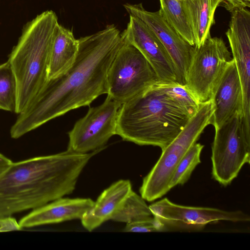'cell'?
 Instances as JSON below:
<instances>
[{"label":"cell","instance_id":"6da1fadb","mask_svg":"<svg viewBox=\"0 0 250 250\" xmlns=\"http://www.w3.org/2000/svg\"><path fill=\"white\" fill-rule=\"evenodd\" d=\"M76 59L65 72L47 82L29 105L19 114L10 129L18 139L71 110L89 105L107 93V76L123 43L114 24L78 39Z\"/></svg>","mask_w":250,"mask_h":250},{"label":"cell","instance_id":"7a4b0ae2","mask_svg":"<svg viewBox=\"0 0 250 250\" xmlns=\"http://www.w3.org/2000/svg\"><path fill=\"white\" fill-rule=\"evenodd\" d=\"M102 149L86 153L66 150L12 162L0 175V217L34 209L72 193L84 167Z\"/></svg>","mask_w":250,"mask_h":250},{"label":"cell","instance_id":"3957f363","mask_svg":"<svg viewBox=\"0 0 250 250\" xmlns=\"http://www.w3.org/2000/svg\"><path fill=\"white\" fill-rule=\"evenodd\" d=\"M195 112L170 97L155 82L121 104L116 135L124 141L140 146H158L162 150Z\"/></svg>","mask_w":250,"mask_h":250},{"label":"cell","instance_id":"277c9868","mask_svg":"<svg viewBox=\"0 0 250 250\" xmlns=\"http://www.w3.org/2000/svg\"><path fill=\"white\" fill-rule=\"evenodd\" d=\"M59 24L52 10L38 15L24 26L9 55L8 61L17 82L15 112L18 114L29 105L48 80L50 51Z\"/></svg>","mask_w":250,"mask_h":250},{"label":"cell","instance_id":"5b68a950","mask_svg":"<svg viewBox=\"0 0 250 250\" xmlns=\"http://www.w3.org/2000/svg\"><path fill=\"white\" fill-rule=\"evenodd\" d=\"M214 112L212 100L200 103L195 113L176 138L163 150L158 161L144 178L139 191L142 198L152 202L170 190L172 175L180 161L211 123Z\"/></svg>","mask_w":250,"mask_h":250},{"label":"cell","instance_id":"8992f818","mask_svg":"<svg viewBox=\"0 0 250 250\" xmlns=\"http://www.w3.org/2000/svg\"><path fill=\"white\" fill-rule=\"evenodd\" d=\"M215 130L211 147L212 175L220 184L227 186L245 164H250V138L245 134L239 114Z\"/></svg>","mask_w":250,"mask_h":250},{"label":"cell","instance_id":"52a82bcc","mask_svg":"<svg viewBox=\"0 0 250 250\" xmlns=\"http://www.w3.org/2000/svg\"><path fill=\"white\" fill-rule=\"evenodd\" d=\"M158 80L152 67L134 46L123 40L109 68L107 93L122 104Z\"/></svg>","mask_w":250,"mask_h":250},{"label":"cell","instance_id":"ba28073f","mask_svg":"<svg viewBox=\"0 0 250 250\" xmlns=\"http://www.w3.org/2000/svg\"><path fill=\"white\" fill-rule=\"evenodd\" d=\"M232 59L221 38L210 37L200 46H194L184 85L199 103L211 99Z\"/></svg>","mask_w":250,"mask_h":250},{"label":"cell","instance_id":"9c48e42d","mask_svg":"<svg viewBox=\"0 0 250 250\" xmlns=\"http://www.w3.org/2000/svg\"><path fill=\"white\" fill-rule=\"evenodd\" d=\"M121 105L107 95L101 105L90 107L86 115L77 121L68 132L67 150L86 153L104 148L109 139L116 135Z\"/></svg>","mask_w":250,"mask_h":250},{"label":"cell","instance_id":"30bf717a","mask_svg":"<svg viewBox=\"0 0 250 250\" xmlns=\"http://www.w3.org/2000/svg\"><path fill=\"white\" fill-rule=\"evenodd\" d=\"M129 15L143 21L155 34L170 56L175 68L177 82L184 85L194 46L186 41L161 15L160 11L146 10L142 3L123 5Z\"/></svg>","mask_w":250,"mask_h":250},{"label":"cell","instance_id":"8fae6325","mask_svg":"<svg viewBox=\"0 0 250 250\" xmlns=\"http://www.w3.org/2000/svg\"><path fill=\"white\" fill-rule=\"evenodd\" d=\"M121 36L144 56L159 81L177 82L175 68L170 56L155 34L143 21L130 15L127 27Z\"/></svg>","mask_w":250,"mask_h":250},{"label":"cell","instance_id":"7c38bea8","mask_svg":"<svg viewBox=\"0 0 250 250\" xmlns=\"http://www.w3.org/2000/svg\"><path fill=\"white\" fill-rule=\"evenodd\" d=\"M154 216L167 225H183L198 228L219 221L245 222L250 220L249 215L241 210L226 211L207 207H194L174 204L165 198L149 206Z\"/></svg>","mask_w":250,"mask_h":250},{"label":"cell","instance_id":"4fadbf2b","mask_svg":"<svg viewBox=\"0 0 250 250\" xmlns=\"http://www.w3.org/2000/svg\"><path fill=\"white\" fill-rule=\"evenodd\" d=\"M211 100L213 104L214 112L210 124L215 128L220 127L237 114L242 117V88L233 59L225 69Z\"/></svg>","mask_w":250,"mask_h":250},{"label":"cell","instance_id":"5bb4252c","mask_svg":"<svg viewBox=\"0 0 250 250\" xmlns=\"http://www.w3.org/2000/svg\"><path fill=\"white\" fill-rule=\"evenodd\" d=\"M90 198H60L32 209L19 222L21 229L81 219L93 206Z\"/></svg>","mask_w":250,"mask_h":250},{"label":"cell","instance_id":"9a60e30c","mask_svg":"<svg viewBox=\"0 0 250 250\" xmlns=\"http://www.w3.org/2000/svg\"><path fill=\"white\" fill-rule=\"evenodd\" d=\"M132 191L128 180H120L104 189L81 219L83 228L91 231L112 219Z\"/></svg>","mask_w":250,"mask_h":250},{"label":"cell","instance_id":"2e32d148","mask_svg":"<svg viewBox=\"0 0 250 250\" xmlns=\"http://www.w3.org/2000/svg\"><path fill=\"white\" fill-rule=\"evenodd\" d=\"M241 85L242 121L246 135L250 137V35L243 31L233 32L228 38Z\"/></svg>","mask_w":250,"mask_h":250},{"label":"cell","instance_id":"e0dca14e","mask_svg":"<svg viewBox=\"0 0 250 250\" xmlns=\"http://www.w3.org/2000/svg\"><path fill=\"white\" fill-rule=\"evenodd\" d=\"M79 50V41L73 32L59 24L53 40L48 66V80L59 76L74 63Z\"/></svg>","mask_w":250,"mask_h":250},{"label":"cell","instance_id":"ac0fdd59","mask_svg":"<svg viewBox=\"0 0 250 250\" xmlns=\"http://www.w3.org/2000/svg\"><path fill=\"white\" fill-rule=\"evenodd\" d=\"M191 25L196 47L210 38V29L214 23L216 8L223 0H182Z\"/></svg>","mask_w":250,"mask_h":250},{"label":"cell","instance_id":"d6986e66","mask_svg":"<svg viewBox=\"0 0 250 250\" xmlns=\"http://www.w3.org/2000/svg\"><path fill=\"white\" fill-rule=\"evenodd\" d=\"M159 11L162 17L186 41L195 45L190 23L184 8L182 0H159Z\"/></svg>","mask_w":250,"mask_h":250},{"label":"cell","instance_id":"ffe728a7","mask_svg":"<svg viewBox=\"0 0 250 250\" xmlns=\"http://www.w3.org/2000/svg\"><path fill=\"white\" fill-rule=\"evenodd\" d=\"M153 217L145 199L132 190L111 220L128 224L150 219Z\"/></svg>","mask_w":250,"mask_h":250},{"label":"cell","instance_id":"44dd1931","mask_svg":"<svg viewBox=\"0 0 250 250\" xmlns=\"http://www.w3.org/2000/svg\"><path fill=\"white\" fill-rule=\"evenodd\" d=\"M17 97L16 78L7 61L0 65V109L15 112Z\"/></svg>","mask_w":250,"mask_h":250},{"label":"cell","instance_id":"7402d4cb","mask_svg":"<svg viewBox=\"0 0 250 250\" xmlns=\"http://www.w3.org/2000/svg\"><path fill=\"white\" fill-rule=\"evenodd\" d=\"M204 146L195 143L189 149L177 166L170 180L169 188L178 185H184L189 179L190 175L201 163L200 155Z\"/></svg>","mask_w":250,"mask_h":250},{"label":"cell","instance_id":"603a6c76","mask_svg":"<svg viewBox=\"0 0 250 250\" xmlns=\"http://www.w3.org/2000/svg\"><path fill=\"white\" fill-rule=\"evenodd\" d=\"M167 229V224L159 218L154 216L148 220L126 224V232H160Z\"/></svg>","mask_w":250,"mask_h":250},{"label":"cell","instance_id":"cb8c5ba5","mask_svg":"<svg viewBox=\"0 0 250 250\" xmlns=\"http://www.w3.org/2000/svg\"><path fill=\"white\" fill-rule=\"evenodd\" d=\"M19 223L12 216L0 217V232L21 229Z\"/></svg>","mask_w":250,"mask_h":250},{"label":"cell","instance_id":"d4e9b609","mask_svg":"<svg viewBox=\"0 0 250 250\" xmlns=\"http://www.w3.org/2000/svg\"><path fill=\"white\" fill-rule=\"evenodd\" d=\"M225 7L229 11L238 8L250 6V0H223Z\"/></svg>","mask_w":250,"mask_h":250},{"label":"cell","instance_id":"484cf974","mask_svg":"<svg viewBox=\"0 0 250 250\" xmlns=\"http://www.w3.org/2000/svg\"><path fill=\"white\" fill-rule=\"evenodd\" d=\"M12 162L0 153V175L11 165Z\"/></svg>","mask_w":250,"mask_h":250}]
</instances>
